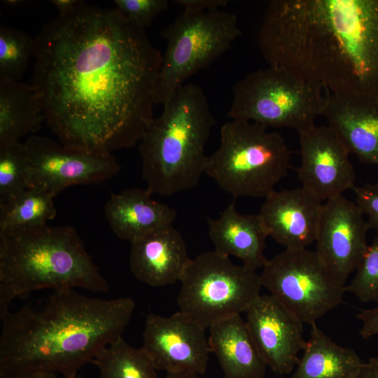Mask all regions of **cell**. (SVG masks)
<instances>
[{
    "instance_id": "obj_27",
    "label": "cell",
    "mask_w": 378,
    "mask_h": 378,
    "mask_svg": "<svg viewBox=\"0 0 378 378\" xmlns=\"http://www.w3.org/2000/svg\"><path fill=\"white\" fill-rule=\"evenodd\" d=\"M28 158L24 144L0 148V204L27 188Z\"/></svg>"
},
{
    "instance_id": "obj_24",
    "label": "cell",
    "mask_w": 378,
    "mask_h": 378,
    "mask_svg": "<svg viewBox=\"0 0 378 378\" xmlns=\"http://www.w3.org/2000/svg\"><path fill=\"white\" fill-rule=\"evenodd\" d=\"M55 194L28 188L0 204V230L47 224L56 216Z\"/></svg>"
},
{
    "instance_id": "obj_40",
    "label": "cell",
    "mask_w": 378,
    "mask_h": 378,
    "mask_svg": "<svg viewBox=\"0 0 378 378\" xmlns=\"http://www.w3.org/2000/svg\"><path fill=\"white\" fill-rule=\"evenodd\" d=\"M74 378H76V377H74Z\"/></svg>"
},
{
    "instance_id": "obj_37",
    "label": "cell",
    "mask_w": 378,
    "mask_h": 378,
    "mask_svg": "<svg viewBox=\"0 0 378 378\" xmlns=\"http://www.w3.org/2000/svg\"><path fill=\"white\" fill-rule=\"evenodd\" d=\"M368 363L375 370V371L378 374V358H370Z\"/></svg>"
},
{
    "instance_id": "obj_35",
    "label": "cell",
    "mask_w": 378,
    "mask_h": 378,
    "mask_svg": "<svg viewBox=\"0 0 378 378\" xmlns=\"http://www.w3.org/2000/svg\"><path fill=\"white\" fill-rule=\"evenodd\" d=\"M357 378H378V374L367 362L365 363L363 369Z\"/></svg>"
},
{
    "instance_id": "obj_18",
    "label": "cell",
    "mask_w": 378,
    "mask_h": 378,
    "mask_svg": "<svg viewBox=\"0 0 378 378\" xmlns=\"http://www.w3.org/2000/svg\"><path fill=\"white\" fill-rule=\"evenodd\" d=\"M191 258L181 234L168 225L131 243L130 266L134 276L153 287L180 281Z\"/></svg>"
},
{
    "instance_id": "obj_32",
    "label": "cell",
    "mask_w": 378,
    "mask_h": 378,
    "mask_svg": "<svg viewBox=\"0 0 378 378\" xmlns=\"http://www.w3.org/2000/svg\"><path fill=\"white\" fill-rule=\"evenodd\" d=\"M173 2L188 12L218 10L227 4V0H174Z\"/></svg>"
},
{
    "instance_id": "obj_19",
    "label": "cell",
    "mask_w": 378,
    "mask_h": 378,
    "mask_svg": "<svg viewBox=\"0 0 378 378\" xmlns=\"http://www.w3.org/2000/svg\"><path fill=\"white\" fill-rule=\"evenodd\" d=\"M147 188L125 189L113 193L104 205L106 218L113 233L131 243L165 225H172L176 211L155 201Z\"/></svg>"
},
{
    "instance_id": "obj_9",
    "label": "cell",
    "mask_w": 378,
    "mask_h": 378,
    "mask_svg": "<svg viewBox=\"0 0 378 378\" xmlns=\"http://www.w3.org/2000/svg\"><path fill=\"white\" fill-rule=\"evenodd\" d=\"M167 46L155 96L164 105L184 82L211 64L242 35L237 16L223 10L184 11L162 30Z\"/></svg>"
},
{
    "instance_id": "obj_12",
    "label": "cell",
    "mask_w": 378,
    "mask_h": 378,
    "mask_svg": "<svg viewBox=\"0 0 378 378\" xmlns=\"http://www.w3.org/2000/svg\"><path fill=\"white\" fill-rule=\"evenodd\" d=\"M205 330L180 312L169 316L150 313L141 348L157 370L202 375L211 352Z\"/></svg>"
},
{
    "instance_id": "obj_11",
    "label": "cell",
    "mask_w": 378,
    "mask_h": 378,
    "mask_svg": "<svg viewBox=\"0 0 378 378\" xmlns=\"http://www.w3.org/2000/svg\"><path fill=\"white\" fill-rule=\"evenodd\" d=\"M24 145L28 158V188L56 195L72 186L104 182L120 171V165L111 153L85 152L34 134Z\"/></svg>"
},
{
    "instance_id": "obj_28",
    "label": "cell",
    "mask_w": 378,
    "mask_h": 378,
    "mask_svg": "<svg viewBox=\"0 0 378 378\" xmlns=\"http://www.w3.org/2000/svg\"><path fill=\"white\" fill-rule=\"evenodd\" d=\"M345 289L362 302L378 303V235L368 245L355 276Z\"/></svg>"
},
{
    "instance_id": "obj_20",
    "label": "cell",
    "mask_w": 378,
    "mask_h": 378,
    "mask_svg": "<svg viewBox=\"0 0 378 378\" xmlns=\"http://www.w3.org/2000/svg\"><path fill=\"white\" fill-rule=\"evenodd\" d=\"M209 237L215 250L227 256L239 259L242 265L257 270L267 258L264 252L268 237L258 214L239 213L232 202L217 218H207Z\"/></svg>"
},
{
    "instance_id": "obj_6",
    "label": "cell",
    "mask_w": 378,
    "mask_h": 378,
    "mask_svg": "<svg viewBox=\"0 0 378 378\" xmlns=\"http://www.w3.org/2000/svg\"><path fill=\"white\" fill-rule=\"evenodd\" d=\"M220 145L204 173L234 198L264 197L288 174L290 152L284 138L260 124L231 119L220 131Z\"/></svg>"
},
{
    "instance_id": "obj_2",
    "label": "cell",
    "mask_w": 378,
    "mask_h": 378,
    "mask_svg": "<svg viewBox=\"0 0 378 378\" xmlns=\"http://www.w3.org/2000/svg\"><path fill=\"white\" fill-rule=\"evenodd\" d=\"M258 43L270 66L327 93L378 97V0H272Z\"/></svg>"
},
{
    "instance_id": "obj_7",
    "label": "cell",
    "mask_w": 378,
    "mask_h": 378,
    "mask_svg": "<svg viewBox=\"0 0 378 378\" xmlns=\"http://www.w3.org/2000/svg\"><path fill=\"white\" fill-rule=\"evenodd\" d=\"M322 89L286 69L269 66L251 72L232 86L227 116L299 133L314 126L322 115L326 102Z\"/></svg>"
},
{
    "instance_id": "obj_17",
    "label": "cell",
    "mask_w": 378,
    "mask_h": 378,
    "mask_svg": "<svg viewBox=\"0 0 378 378\" xmlns=\"http://www.w3.org/2000/svg\"><path fill=\"white\" fill-rule=\"evenodd\" d=\"M322 115L350 153L378 166V97L327 93Z\"/></svg>"
},
{
    "instance_id": "obj_8",
    "label": "cell",
    "mask_w": 378,
    "mask_h": 378,
    "mask_svg": "<svg viewBox=\"0 0 378 378\" xmlns=\"http://www.w3.org/2000/svg\"><path fill=\"white\" fill-rule=\"evenodd\" d=\"M180 282L179 312L205 329L245 312L262 288L255 270L216 250L191 258Z\"/></svg>"
},
{
    "instance_id": "obj_13",
    "label": "cell",
    "mask_w": 378,
    "mask_h": 378,
    "mask_svg": "<svg viewBox=\"0 0 378 378\" xmlns=\"http://www.w3.org/2000/svg\"><path fill=\"white\" fill-rule=\"evenodd\" d=\"M369 230L356 202L343 195L323 204L314 251L329 273L343 286L368 249Z\"/></svg>"
},
{
    "instance_id": "obj_36",
    "label": "cell",
    "mask_w": 378,
    "mask_h": 378,
    "mask_svg": "<svg viewBox=\"0 0 378 378\" xmlns=\"http://www.w3.org/2000/svg\"><path fill=\"white\" fill-rule=\"evenodd\" d=\"M164 378H202L201 375L190 373L166 374Z\"/></svg>"
},
{
    "instance_id": "obj_39",
    "label": "cell",
    "mask_w": 378,
    "mask_h": 378,
    "mask_svg": "<svg viewBox=\"0 0 378 378\" xmlns=\"http://www.w3.org/2000/svg\"><path fill=\"white\" fill-rule=\"evenodd\" d=\"M0 378H10L6 373L0 371Z\"/></svg>"
},
{
    "instance_id": "obj_26",
    "label": "cell",
    "mask_w": 378,
    "mask_h": 378,
    "mask_svg": "<svg viewBox=\"0 0 378 378\" xmlns=\"http://www.w3.org/2000/svg\"><path fill=\"white\" fill-rule=\"evenodd\" d=\"M34 38L21 30L0 27V80L20 81L34 57Z\"/></svg>"
},
{
    "instance_id": "obj_34",
    "label": "cell",
    "mask_w": 378,
    "mask_h": 378,
    "mask_svg": "<svg viewBox=\"0 0 378 378\" xmlns=\"http://www.w3.org/2000/svg\"><path fill=\"white\" fill-rule=\"evenodd\" d=\"M7 374L10 378H57L55 373L48 372H26Z\"/></svg>"
},
{
    "instance_id": "obj_1",
    "label": "cell",
    "mask_w": 378,
    "mask_h": 378,
    "mask_svg": "<svg viewBox=\"0 0 378 378\" xmlns=\"http://www.w3.org/2000/svg\"><path fill=\"white\" fill-rule=\"evenodd\" d=\"M31 85L58 141L111 153L141 141L153 119L162 55L116 8L80 1L34 38Z\"/></svg>"
},
{
    "instance_id": "obj_23",
    "label": "cell",
    "mask_w": 378,
    "mask_h": 378,
    "mask_svg": "<svg viewBox=\"0 0 378 378\" xmlns=\"http://www.w3.org/2000/svg\"><path fill=\"white\" fill-rule=\"evenodd\" d=\"M45 121L38 95L30 84L0 80V148L20 142Z\"/></svg>"
},
{
    "instance_id": "obj_10",
    "label": "cell",
    "mask_w": 378,
    "mask_h": 378,
    "mask_svg": "<svg viewBox=\"0 0 378 378\" xmlns=\"http://www.w3.org/2000/svg\"><path fill=\"white\" fill-rule=\"evenodd\" d=\"M259 276L270 295L310 326L337 308L346 291L308 248H285L267 260Z\"/></svg>"
},
{
    "instance_id": "obj_22",
    "label": "cell",
    "mask_w": 378,
    "mask_h": 378,
    "mask_svg": "<svg viewBox=\"0 0 378 378\" xmlns=\"http://www.w3.org/2000/svg\"><path fill=\"white\" fill-rule=\"evenodd\" d=\"M311 327L290 378H357L365 364L358 354L335 342L316 323Z\"/></svg>"
},
{
    "instance_id": "obj_5",
    "label": "cell",
    "mask_w": 378,
    "mask_h": 378,
    "mask_svg": "<svg viewBox=\"0 0 378 378\" xmlns=\"http://www.w3.org/2000/svg\"><path fill=\"white\" fill-rule=\"evenodd\" d=\"M215 124L200 87L187 83L174 92L139 141L142 177L151 193L172 195L199 183Z\"/></svg>"
},
{
    "instance_id": "obj_25",
    "label": "cell",
    "mask_w": 378,
    "mask_h": 378,
    "mask_svg": "<svg viewBox=\"0 0 378 378\" xmlns=\"http://www.w3.org/2000/svg\"><path fill=\"white\" fill-rule=\"evenodd\" d=\"M92 363L99 369L100 378H158L144 350L131 346L122 337L102 349Z\"/></svg>"
},
{
    "instance_id": "obj_38",
    "label": "cell",
    "mask_w": 378,
    "mask_h": 378,
    "mask_svg": "<svg viewBox=\"0 0 378 378\" xmlns=\"http://www.w3.org/2000/svg\"><path fill=\"white\" fill-rule=\"evenodd\" d=\"M4 2H6V4L11 6H20L21 4H22V2H24V1H20V0H6V1H4Z\"/></svg>"
},
{
    "instance_id": "obj_3",
    "label": "cell",
    "mask_w": 378,
    "mask_h": 378,
    "mask_svg": "<svg viewBox=\"0 0 378 378\" xmlns=\"http://www.w3.org/2000/svg\"><path fill=\"white\" fill-rule=\"evenodd\" d=\"M134 307L130 297L102 299L67 289L53 291L37 307L27 304L8 312L1 318L0 371L76 377L79 369L122 337Z\"/></svg>"
},
{
    "instance_id": "obj_29",
    "label": "cell",
    "mask_w": 378,
    "mask_h": 378,
    "mask_svg": "<svg viewBox=\"0 0 378 378\" xmlns=\"http://www.w3.org/2000/svg\"><path fill=\"white\" fill-rule=\"evenodd\" d=\"M116 9L133 23L146 29L167 10V0H115Z\"/></svg>"
},
{
    "instance_id": "obj_30",
    "label": "cell",
    "mask_w": 378,
    "mask_h": 378,
    "mask_svg": "<svg viewBox=\"0 0 378 378\" xmlns=\"http://www.w3.org/2000/svg\"><path fill=\"white\" fill-rule=\"evenodd\" d=\"M355 202L362 214L366 216L370 229L378 235V183H365L352 189Z\"/></svg>"
},
{
    "instance_id": "obj_31",
    "label": "cell",
    "mask_w": 378,
    "mask_h": 378,
    "mask_svg": "<svg viewBox=\"0 0 378 378\" xmlns=\"http://www.w3.org/2000/svg\"><path fill=\"white\" fill-rule=\"evenodd\" d=\"M361 323L359 331L363 339H369L378 335V306L362 309L357 315Z\"/></svg>"
},
{
    "instance_id": "obj_14",
    "label": "cell",
    "mask_w": 378,
    "mask_h": 378,
    "mask_svg": "<svg viewBox=\"0 0 378 378\" xmlns=\"http://www.w3.org/2000/svg\"><path fill=\"white\" fill-rule=\"evenodd\" d=\"M299 134L300 164L297 174L302 187L321 202L342 195L355 185L350 153L328 125Z\"/></svg>"
},
{
    "instance_id": "obj_33",
    "label": "cell",
    "mask_w": 378,
    "mask_h": 378,
    "mask_svg": "<svg viewBox=\"0 0 378 378\" xmlns=\"http://www.w3.org/2000/svg\"><path fill=\"white\" fill-rule=\"evenodd\" d=\"M78 0H52L50 2L59 12V15H65L71 12L80 3Z\"/></svg>"
},
{
    "instance_id": "obj_15",
    "label": "cell",
    "mask_w": 378,
    "mask_h": 378,
    "mask_svg": "<svg viewBox=\"0 0 378 378\" xmlns=\"http://www.w3.org/2000/svg\"><path fill=\"white\" fill-rule=\"evenodd\" d=\"M245 313L267 366L279 374L293 372L307 342L304 323L271 295H260Z\"/></svg>"
},
{
    "instance_id": "obj_4",
    "label": "cell",
    "mask_w": 378,
    "mask_h": 378,
    "mask_svg": "<svg viewBox=\"0 0 378 378\" xmlns=\"http://www.w3.org/2000/svg\"><path fill=\"white\" fill-rule=\"evenodd\" d=\"M75 288L109 289L74 227L45 224L0 230V318L15 298Z\"/></svg>"
},
{
    "instance_id": "obj_16",
    "label": "cell",
    "mask_w": 378,
    "mask_h": 378,
    "mask_svg": "<svg viewBox=\"0 0 378 378\" xmlns=\"http://www.w3.org/2000/svg\"><path fill=\"white\" fill-rule=\"evenodd\" d=\"M262 203L260 216L268 237L286 249L307 248L315 243L323 205L302 188L274 190Z\"/></svg>"
},
{
    "instance_id": "obj_21",
    "label": "cell",
    "mask_w": 378,
    "mask_h": 378,
    "mask_svg": "<svg viewBox=\"0 0 378 378\" xmlns=\"http://www.w3.org/2000/svg\"><path fill=\"white\" fill-rule=\"evenodd\" d=\"M208 329L210 351L217 358L224 378H264L267 366L241 315Z\"/></svg>"
}]
</instances>
